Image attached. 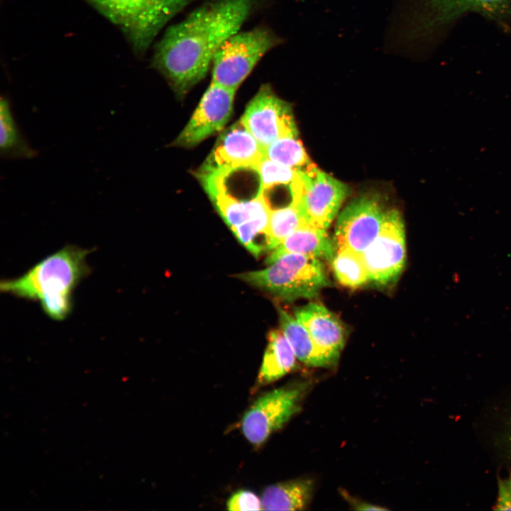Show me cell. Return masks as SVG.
I'll use <instances>...</instances> for the list:
<instances>
[{"instance_id": "6", "label": "cell", "mask_w": 511, "mask_h": 511, "mask_svg": "<svg viewBox=\"0 0 511 511\" xmlns=\"http://www.w3.org/2000/svg\"><path fill=\"white\" fill-rule=\"evenodd\" d=\"M471 11L501 20L511 13L510 0H417L404 34L408 40L427 39Z\"/></svg>"}, {"instance_id": "13", "label": "cell", "mask_w": 511, "mask_h": 511, "mask_svg": "<svg viewBox=\"0 0 511 511\" xmlns=\"http://www.w3.org/2000/svg\"><path fill=\"white\" fill-rule=\"evenodd\" d=\"M385 212L375 195L353 199L338 217L334 240L336 249L361 254L378 236Z\"/></svg>"}, {"instance_id": "2", "label": "cell", "mask_w": 511, "mask_h": 511, "mask_svg": "<svg viewBox=\"0 0 511 511\" xmlns=\"http://www.w3.org/2000/svg\"><path fill=\"white\" fill-rule=\"evenodd\" d=\"M89 253L88 249L66 246L21 276L2 280L0 290L18 297L39 301L50 318L63 320L72 311L75 288L90 272L86 262Z\"/></svg>"}, {"instance_id": "10", "label": "cell", "mask_w": 511, "mask_h": 511, "mask_svg": "<svg viewBox=\"0 0 511 511\" xmlns=\"http://www.w3.org/2000/svg\"><path fill=\"white\" fill-rule=\"evenodd\" d=\"M361 256L370 281L388 285L397 280L406 259L404 224L397 210L386 211L378 236Z\"/></svg>"}, {"instance_id": "25", "label": "cell", "mask_w": 511, "mask_h": 511, "mask_svg": "<svg viewBox=\"0 0 511 511\" xmlns=\"http://www.w3.org/2000/svg\"><path fill=\"white\" fill-rule=\"evenodd\" d=\"M229 510L246 511L262 510L261 501L253 492L239 490L234 493L226 503Z\"/></svg>"}, {"instance_id": "1", "label": "cell", "mask_w": 511, "mask_h": 511, "mask_svg": "<svg viewBox=\"0 0 511 511\" xmlns=\"http://www.w3.org/2000/svg\"><path fill=\"white\" fill-rule=\"evenodd\" d=\"M253 0H211L170 26L152 64L182 98L207 74L216 51L249 16Z\"/></svg>"}, {"instance_id": "11", "label": "cell", "mask_w": 511, "mask_h": 511, "mask_svg": "<svg viewBox=\"0 0 511 511\" xmlns=\"http://www.w3.org/2000/svg\"><path fill=\"white\" fill-rule=\"evenodd\" d=\"M240 120L264 150L281 137L298 136L290 104L267 84L248 102Z\"/></svg>"}, {"instance_id": "5", "label": "cell", "mask_w": 511, "mask_h": 511, "mask_svg": "<svg viewBox=\"0 0 511 511\" xmlns=\"http://www.w3.org/2000/svg\"><path fill=\"white\" fill-rule=\"evenodd\" d=\"M280 42L272 31L263 27L236 32L214 56L211 82L236 91L263 56Z\"/></svg>"}, {"instance_id": "4", "label": "cell", "mask_w": 511, "mask_h": 511, "mask_svg": "<svg viewBox=\"0 0 511 511\" xmlns=\"http://www.w3.org/2000/svg\"><path fill=\"white\" fill-rule=\"evenodd\" d=\"M238 277L287 301L312 298L329 284L322 260L297 253L283 255L264 269Z\"/></svg>"}, {"instance_id": "28", "label": "cell", "mask_w": 511, "mask_h": 511, "mask_svg": "<svg viewBox=\"0 0 511 511\" xmlns=\"http://www.w3.org/2000/svg\"><path fill=\"white\" fill-rule=\"evenodd\" d=\"M508 439H509V442L511 445V429L510 430V432H509Z\"/></svg>"}, {"instance_id": "21", "label": "cell", "mask_w": 511, "mask_h": 511, "mask_svg": "<svg viewBox=\"0 0 511 511\" xmlns=\"http://www.w3.org/2000/svg\"><path fill=\"white\" fill-rule=\"evenodd\" d=\"M0 149L2 156L7 158H31L35 151L27 144L18 130L9 101H0Z\"/></svg>"}, {"instance_id": "17", "label": "cell", "mask_w": 511, "mask_h": 511, "mask_svg": "<svg viewBox=\"0 0 511 511\" xmlns=\"http://www.w3.org/2000/svg\"><path fill=\"white\" fill-rule=\"evenodd\" d=\"M314 488L311 478H300L267 487L261 498L262 510H301L310 502Z\"/></svg>"}, {"instance_id": "22", "label": "cell", "mask_w": 511, "mask_h": 511, "mask_svg": "<svg viewBox=\"0 0 511 511\" xmlns=\"http://www.w3.org/2000/svg\"><path fill=\"white\" fill-rule=\"evenodd\" d=\"M331 261L336 278L341 285L356 288L370 281L361 254L337 248Z\"/></svg>"}, {"instance_id": "18", "label": "cell", "mask_w": 511, "mask_h": 511, "mask_svg": "<svg viewBox=\"0 0 511 511\" xmlns=\"http://www.w3.org/2000/svg\"><path fill=\"white\" fill-rule=\"evenodd\" d=\"M296 358L295 352L282 331H270L257 378L258 385L269 384L288 373L295 367Z\"/></svg>"}, {"instance_id": "15", "label": "cell", "mask_w": 511, "mask_h": 511, "mask_svg": "<svg viewBox=\"0 0 511 511\" xmlns=\"http://www.w3.org/2000/svg\"><path fill=\"white\" fill-rule=\"evenodd\" d=\"M295 316L331 366H334L345 343V331L339 319L326 307L317 302H309L297 309Z\"/></svg>"}, {"instance_id": "9", "label": "cell", "mask_w": 511, "mask_h": 511, "mask_svg": "<svg viewBox=\"0 0 511 511\" xmlns=\"http://www.w3.org/2000/svg\"><path fill=\"white\" fill-rule=\"evenodd\" d=\"M308 388L307 382H297L258 397L242 419L241 429L247 440L255 445L261 444L280 429L300 410Z\"/></svg>"}, {"instance_id": "23", "label": "cell", "mask_w": 511, "mask_h": 511, "mask_svg": "<svg viewBox=\"0 0 511 511\" xmlns=\"http://www.w3.org/2000/svg\"><path fill=\"white\" fill-rule=\"evenodd\" d=\"M265 156L297 170H302L312 161L298 136L281 137L265 149Z\"/></svg>"}, {"instance_id": "24", "label": "cell", "mask_w": 511, "mask_h": 511, "mask_svg": "<svg viewBox=\"0 0 511 511\" xmlns=\"http://www.w3.org/2000/svg\"><path fill=\"white\" fill-rule=\"evenodd\" d=\"M260 189L265 192L275 185H290L298 176V170L265 157L257 168Z\"/></svg>"}, {"instance_id": "16", "label": "cell", "mask_w": 511, "mask_h": 511, "mask_svg": "<svg viewBox=\"0 0 511 511\" xmlns=\"http://www.w3.org/2000/svg\"><path fill=\"white\" fill-rule=\"evenodd\" d=\"M335 249L334 242L329 238L326 229L306 223L271 251L266 259V263L269 265L287 253L302 254L322 260H331Z\"/></svg>"}, {"instance_id": "3", "label": "cell", "mask_w": 511, "mask_h": 511, "mask_svg": "<svg viewBox=\"0 0 511 511\" xmlns=\"http://www.w3.org/2000/svg\"><path fill=\"white\" fill-rule=\"evenodd\" d=\"M84 1L116 25L142 55L163 26L194 0Z\"/></svg>"}, {"instance_id": "7", "label": "cell", "mask_w": 511, "mask_h": 511, "mask_svg": "<svg viewBox=\"0 0 511 511\" xmlns=\"http://www.w3.org/2000/svg\"><path fill=\"white\" fill-rule=\"evenodd\" d=\"M292 200L306 221L326 229L348 194L346 184L318 169L313 163L298 170L290 185Z\"/></svg>"}, {"instance_id": "8", "label": "cell", "mask_w": 511, "mask_h": 511, "mask_svg": "<svg viewBox=\"0 0 511 511\" xmlns=\"http://www.w3.org/2000/svg\"><path fill=\"white\" fill-rule=\"evenodd\" d=\"M204 190L238 241L253 256H260L264 250L256 240L259 235L265 237L271 211L263 192L241 200L218 189L207 187Z\"/></svg>"}, {"instance_id": "14", "label": "cell", "mask_w": 511, "mask_h": 511, "mask_svg": "<svg viewBox=\"0 0 511 511\" xmlns=\"http://www.w3.org/2000/svg\"><path fill=\"white\" fill-rule=\"evenodd\" d=\"M235 93L211 82L188 123L170 145L191 148L222 131L232 114Z\"/></svg>"}, {"instance_id": "19", "label": "cell", "mask_w": 511, "mask_h": 511, "mask_svg": "<svg viewBox=\"0 0 511 511\" xmlns=\"http://www.w3.org/2000/svg\"><path fill=\"white\" fill-rule=\"evenodd\" d=\"M280 329L297 359L308 366L331 367L327 357L319 349L305 327L285 309L279 308Z\"/></svg>"}, {"instance_id": "20", "label": "cell", "mask_w": 511, "mask_h": 511, "mask_svg": "<svg viewBox=\"0 0 511 511\" xmlns=\"http://www.w3.org/2000/svg\"><path fill=\"white\" fill-rule=\"evenodd\" d=\"M308 223L293 200L283 207L272 209L265 236L266 251H273L289 235Z\"/></svg>"}, {"instance_id": "26", "label": "cell", "mask_w": 511, "mask_h": 511, "mask_svg": "<svg viewBox=\"0 0 511 511\" xmlns=\"http://www.w3.org/2000/svg\"><path fill=\"white\" fill-rule=\"evenodd\" d=\"M496 510H511V473L498 483V497L495 504Z\"/></svg>"}, {"instance_id": "27", "label": "cell", "mask_w": 511, "mask_h": 511, "mask_svg": "<svg viewBox=\"0 0 511 511\" xmlns=\"http://www.w3.org/2000/svg\"><path fill=\"white\" fill-rule=\"evenodd\" d=\"M344 498L348 502L353 510H385L387 508L376 505L368 503L362 500H359L346 491H341Z\"/></svg>"}, {"instance_id": "12", "label": "cell", "mask_w": 511, "mask_h": 511, "mask_svg": "<svg viewBox=\"0 0 511 511\" xmlns=\"http://www.w3.org/2000/svg\"><path fill=\"white\" fill-rule=\"evenodd\" d=\"M265 150L241 120L225 129L197 177L240 169L257 170Z\"/></svg>"}]
</instances>
